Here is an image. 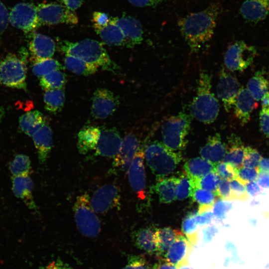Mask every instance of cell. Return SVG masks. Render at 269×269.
I'll use <instances>...</instances> for the list:
<instances>
[{"instance_id":"obj_24","label":"cell","mask_w":269,"mask_h":269,"mask_svg":"<svg viewBox=\"0 0 269 269\" xmlns=\"http://www.w3.org/2000/svg\"><path fill=\"white\" fill-rule=\"evenodd\" d=\"M37 150L40 163L47 159L53 145L52 132L49 126L45 123L32 136Z\"/></svg>"},{"instance_id":"obj_23","label":"cell","mask_w":269,"mask_h":269,"mask_svg":"<svg viewBox=\"0 0 269 269\" xmlns=\"http://www.w3.org/2000/svg\"><path fill=\"white\" fill-rule=\"evenodd\" d=\"M33 188V182L28 175L13 177L12 189L14 195L22 199L29 208L36 210L32 195Z\"/></svg>"},{"instance_id":"obj_27","label":"cell","mask_w":269,"mask_h":269,"mask_svg":"<svg viewBox=\"0 0 269 269\" xmlns=\"http://www.w3.org/2000/svg\"><path fill=\"white\" fill-rule=\"evenodd\" d=\"M96 32L102 41L110 46L124 45L125 37L120 27L110 17L108 24L104 26H94Z\"/></svg>"},{"instance_id":"obj_5","label":"cell","mask_w":269,"mask_h":269,"mask_svg":"<svg viewBox=\"0 0 269 269\" xmlns=\"http://www.w3.org/2000/svg\"><path fill=\"white\" fill-rule=\"evenodd\" d=\"M191 116L181 112L166 120L161 126L163 144L172 151L182 149L191 127Z\"/></svg>"},{"instance_id":"obj_39","label":"cell","mask_w":269,"mask_h":269,"mask_svg":"<svg viewBox=\"0 0 269 269\" xmlns=\"http://www.w3.org/2000/svg\"><path fill=\"white\" fill-rule=\"evenodd\" d=\"M197 213H190L184 219L182 229L183 233L186 235L187 239L193 245H195L197 241L198 231L197 224L195 220Z\"/></svg>"},{"instance_id":"obj_62","label":"cell","mask_w":269,"mask_h":269,"mask_svg":"<svg viewBox=\"0 0 269 269\" xmlns=\"http://www.w3.org/2000/svg\"><path fill=\"white\" fill-rule=\"evenodd\" d=\"M5 113V109L3 107L0 108V123L2 121Z\"/></svg>"},{"instance_id":"obj_42","label":"cell","mask_w":269,"mask_h":269,"mask_svg":"<svg viewBox=\"0 0 269 269\" xmlns=\"http://www.w3.org/2000/svg\"><path fill=\"white\" fill-rule=\"evenodd\" d=\"M190 197L200 205L214 206L216 194L208 190L194 187Z\"/></svg>"},{"instance_id":"obj_28","label":"cell","mask_w":269,"mask_h":269,"mask_svg":"<svg viewBox=\"0 0 269 269\" xmlns=\"http://www.w3.org/2000/svg\"><path fill=\"white\" fill-rule=\"evenodd\" d=\"M101 130L94 126L83 127L78 134L77 148L79 152L85 154L94 150L98 141Z\"/></svg>"},{"instance_id":"obj_35","label":"cell","mask_w":269,"mask_h":269,"mask_svg":"<svg viewBox=\"0 0 269 269\" xmlns=\"http://www.w3.org/2000/svg\"><path fill=\"white\" fill-rule=\"evenodd\" d=\"M65 67L72 72L80 75L89 76L97 72L98 67L73 56L66 55Z\"/></svg>"},{"instance_id":"obj_53","label":"cell","mask_w":269,"mask_h":269,"mask_svg":"<svg viewBox=\"0 0 269 269\" xmlns=\"http://www.w3.org/2000/svg\"><path fill=\"white\" fill-rule=\"evenodd\" d=\"M214 217L213 213L210 211H206L200 214H196L195 220L198 225L203 226L210 223Z\"/></svg>"},{"instance_id":"obj_55","label":"cell","mask_w":269,"mask_h":269,"mask_svg":"<svg viewBox=\"0 0 269 269\" xmlns=\"http://www.w3.org/2000/svg\"><path fill=\"white\" fill-rule=\"evenodd\" d=\"M40 269H74L68 264L60 259H57L52 262L48 265L41 267Z\"/></svg>"},{"instance_id":"obj_13","label":"cell","mask_w":269,"mask_h":269,"mask_svg":"<svg viewBox=\"0 0 269 269\" xmlns=\"http://www.w3.org/2000/svg\"><path fill=\"white\" fill-rule=\"evenodd\" d=\"M237 79L222 68L219 73L217 86L218 97L223 103L227 112L233 108L237 96L241 89Z\"/></svg>"},{"instance_id":"obj_31","label":"cell","mask_w":269,"mask_h":269,"mask_svg":"<svg viewBox=\"0 0 269 269\" xmlns=\"http://www.w3.org/2000/svg\"><path fill=\"white\" fill-rule=\"evenodd\" d=\"M179 178L176 177L163 178L158 180L154 190L160 203H169L176 199V192Z\"/></svg>"},{"instance_id":"obj_50","label":"cell","mask_w":269,"mask_h":269,"mask_svg":"<svg viewBox=\"0 0 269 269\" xmlns=\"http://www.w3.org/2000/svg\"><path fill=\"white\" fill-rule=\"evenodd\" d=\"M260 126L264 134L269 138V108H262L260 112Z\"/></svg>"},{"instance_id":"obj_30","label":"cell","mask_w":269,"mask_h":269,"mask_svg":"<svg viewBox=\"0 0 269 269\" xmlns=\"http://www.w3.org/2000/svg\"><path fill=\"white\" fill-rule=\"evenodd\" d=\"M228 143L229 148L227 149L224 161L238 169L242 166L245 147L240 138L235 134L230 136Z\"/></svg>"},{"instance_id":"obj_29","label":"cell","mask_w":269,"mask_h":269,"mask_svg":"<svg viewBox=\"0 0 269 269\" xmlns=\"http://www.w3.org/2000/svg\"><path fill=\"white\" fill-rule=\"evenodd\" d=\"M46 122L44 115L36 110L26 113L20 117L19 121L21 130L31 137Z\"/></svg>"},{"instance_id":"obj_17","label":"cell","mask_w":269,"mask_h":269,"mask_svg":"<svg viewBox=\"0 0 269 269\" xmlns=\"http://www.w3.org/2000/svg\"><path fill=\"white\" fill-rule=\"evenodd\" d=\"M139 147V141L133 133L127 134L119 153L113 158V167L122 171H128Z\"/></svg>"},{"instance_id":"obj_16","label":"cell","mask_w":269,"mask_h":269,"mask_svg":"<svg viewBox=\"0 0 269 269\" xmlns=\"http://www.w3.org/2000/svg\"><path fill=\"white\" fill-rule=\"evenodd\" d=\"M112 18L123 31L125 37L124 45L133 48L141 43L143 40V30L140 22L136 18L126 15Z\"/></svg>"},{"instance_id":"obj_11","label":"cell","mask_w":269,"mask_h":269,"mask_svg":"<svg viewBox=\"0 0 269 269\" xmlns=\"http://www.w3.org/2000/svg\"><path fill=\"white\" fill-rule=\"evenodd\" d=\"M120 200L119 188L114 184H107L94 192L90 202L96 213L105 214L111 209L119 207Z\"/></svg>"},{"instance_id":"obj_32","label":"cell","mask_w":269,"mask_h":269,"mask_svg":"<svg viewBox=\"0 0 269 269\" xmlns=\"http://www.w3.org/2000/svg\"><path fill=\"white\" fill-rule=\"evenodd\" d=\"M247 89L256 101L261 100L269 92V82L264 71H258L248 81Z\"/></svg>"},{"instance_id":"obj_49","label":"cell","mask_w":269,"mask_h":269,"mask_svg":"<svg viewBox=\"0 0 269 269\" xmlns=\"http://www.w3.org/2000/svg\"><path fill=\"white\" fill-rule=\"evenodd\" d=\"M216 195L223 200H232L230 181L221 179L217 187Z\"/></svg>"},{"instance_id":"obj_2","label":"cell","mask_w":269,"mask_h":269,"mask_svg":"<svg viewBox=\"0 0 269 269\" xmlns=\"http://www.w3.org/2000/svg\"><path fill=\"white\" fill-rule=\"evenodd\" d=\"M61 50L65 55L80 58L102 69L115 72L118 66L111 59L107 51L99 42L91 39L73 42L67 40L59 42Z\"/></svg>"},{"instance_id":"obj_60","label":"cell","mask_w":269,"mask_h":269,"mask_svg":"<svg viewBox=\"0 0 269 269\" xmlns=\"http://www.w3.org/2000/svg\"><path fill=\"white\" fill-rule=\"evenodd\" d=\"M65 6L69 10L74 11L82 3L83 0H62Z\"/></svg>"},{"instance_id":"obj_33","label":"cell","mask_w":269,"mask_h":269,"mask_svg":"<svg viewBox=\"0 0 269 269\" xmlns=\"http://www.w3.org/2000/svg\"><path fill=\"white\" fill-rule=\"evenodd\" d=\"M65 100L64 88L45 91L43 95L45 109L54 114L62 110Z\"/></svg>"},{"instance_id":"obj_58","label":"cell","mask_w":269,"mask_h":269,"mask_svg":"<svg viewBox=\"0 0 269 269\" xmlns=\"http://www.w3.org/2000/svg\"><path fill=\"white\" fill-rule=\"evenodd\" d=\"M218 232V229L215 226H211L205 228L203 230V240L204 243L211 241L213 237Z\"/></svg>"},{"instance_id":"obj_7","label":"cell","mask_w":269,"mask_h":269,"mask_svg":"<svg viewBox=\"0 0 269 269\" xmlns=\"http://www.w3.org/2000/svg\"><path fill=\"white\" fill-rule=\"evenodd\" d=\"M27 69L24 62L13 54L7 55L0 63V83L25 90Z\"/></svg>"},{"instance_id":"obj_10","label":"cell","mask_w":269,"mask_h":269,"mask_svg":"<svg viewBox=\"0 0 269 269\" xmlns=\"http://www.w3.org/2000/svg\"><path fill=\"white\" fill-rule=\"evenodd\" d=\"M9 21L14 27L25 32L31 31L41 25L37 16L36 7L28 2L15 4L9 13Z\"/></svg>"},{"instance_id":"obj_14","label":"cell","mask_w":269,"mask_h":269,"mask_svg":"<svg viewBox=\"0 0 269 269\" xmlns=\"http://www.w3.org/2000/svg\"><path fill=\"white\" fill-rule=\"evenodd\" d=\"M144 152L142 148L136 152L129 167L128 172L129 181L133 190L141 200L145 198L146 181L143 164Z\"/></svg>"},{"instance_id":"obj_9","label":"cell","mask_w":269,"mask_h":269,"mask_svg":"<svg viewBox=\"0 0 269 269\" xmlns=\"http://www.w3.org/2000/svg\"><path fill=\"white\" fill-rule=\"evenodd\" d=\"M36 9L41 24L52 25L62 23L76 24L78 22L76 13L60 4L40 3L36 7Z\"/></svg>"},{"instance_id":"obj_51","label":"cell","mask_w":269,"mask_h":269,"mask_svg":"<svg viewBox=\"0 0 269 269\" xmlns=\"http://www.w3.org/2000/svg\"><path fill=\"white\" fill-rule=\"evenodd\" d=\"M110 21V18L105 13L95 11L93 14L94 26L102 27L107 25Z\"/></svg>"},{"instance_id":"obj_22","label":"cell","mask_w":269,"mask_h":269,"mask_svg":"<svg viewBox=\"0 0 269 269\" xmlns=\"http://www.w3.org/2000/svg\"><path fill=\"white\" fill-rule=\"evenodd\" d=\"M240 13L246 20L257 22L269 15V0H245Z\"/></svg>"},{"instance_id":"obj_56","label":"cell","mask_w":269,"mask_h":269,"mask_svg":"<svg viewBox=\"0 0 269 269\" xmlns=\"http://www.w3.org/2000/svg\"><path fill=\"white\" fill-rule=\"evenodd\" d=\"M256 181L262 189H269V173L259 172Z\"/></svg>"},{"instance_id":"obj_61","label":"cell","mask_w":269,"mask_h":269,"mask_svg":"<svg viewBox=\"0 0 269 269\" xmlns=\"http://www.w3.org/2000/svg\"><path fill=\"white\" fill-rule=\"evenodd\" d=\"M257 168L259 173L265 172L269 173V158L262 157L258 163Z\"/></svg>"},{"instance_id":"obj_26","label":"cell","mask_w":269,"mask_h":269,"mask_svg":"<svg viewBox=\"0 0 269 269\" xmlns=\"http://www.w3.org/2000/svg\"><path fill=\"white\" fill-rule=\"evenodd\" d=\"M215 164L202 157H195L187 160L184 165V173L195 182L207 174L214 171Z\"/></svg>"},{"instance_id":"obj_20","label":"cell","mask_w":269,"mask_h":269,"mask_svg":"<svg viewBox=\"0 0 269 269\" xmlns=\"http://www.w3.org/2000/svg\"><path fill=\"white\" fill-rule=\"evenodd\" d=\"M33 62L51 58L55 50V44L50 37L40 33L34 34L29 44Z\"/></svg>"},{"instance_id":"obj_43","label":"cell","mask_w":269,"mask_h":269,"mask_svg":"<svg viewBox=\"0 0 269 269\" xmlns=\"http://www.w3.org/2000/svg\"><path fill=\"white\" fill-rule=\"evenodd\" d=\"M214 172L221 179L229 181L236 178L237 176V168L224 161H221L215 164Z\"/></svg>"},{"instance_id":"obj_18","label":"cell","mask_w":269,"mask_h":269,"mask_svg":"<svg viewBox=\"0 0 269 269\" xmlns=\"http://www.w3.org/2000/svg\"><path fill=\"white\" fill-rule=\"evenodd\" d=\"M193 245L184 236H179L164 255L163 259L177 268L188 264V259L191 252Z\"/></svg>"},{"instance_id":"obj_52","label":"cell","mask_w":269,"mask_h":269,"mask_svg":"<svg viewBox=\"0 0 269 269\" xmlns=\"http://www.w3.org/2000/svg\"><path fill=\"white\" fill-rule=\"evenodd\" d=\"M9 21V14L7 10L0 1V34H1L6 28Z\"/></svg>"},{"instance_id":"obj_38","label":"cell","mask_w":269,"mask_h":269,"mask_svg":"<svg viewBox=\"0 0 269 269\" xmlns=\"http://www.w3.org/2000/svg\"><path fill=\"white\" fill-rule=\"evenodd\" d=\"M30 168L29 158L24 154L16 155L9 164V170L13 176L28 175Z\"/></svg>"},{"instance_id":"obj_40","label":"cell","mask_w":269,"mask_h":269,"mask_svg":"<svg viewBox=\"0 0 269 269\" xmlns=\"http://www.w3.org/2000/svg\"><path fill=\"white\" fill-rule=\"evenodd\" d=\"M220 179V177L212 171L196 180L193 185L194 187L208 190L216 194Z\"/></svg>"},{"instance_id":"obj_1","label":"cell","mask_w":269,"mask_h":269,"mask_svg":"<svg viewBox=\"0 0 269 269\" xmlns=\"http://www.w3.org/2000/svg\"><path fill=\"white\" fill-rule=\"evenodd\" d=\"M220 12V5L213 3L179 20L180 31L192 52H198L212 38Z\"/></svg>"},{"instance_id":"obj_3","label":"cell","mask_w":269,"mask_h":269,"mask_svg":"<svg viewBox=\"0 0 269 269\" xmlns=\"http://www.w3.org/2000/svg\"><path fill=\"white\" fill-rule=\"evenodd\" d=\"M220 110L219 102L211 91V76L206 71L199 75L196 96L190 106V113L199 122L210 124L218 116Z\"/></svg>"},{"instance_id":"obj_25","label":"cell","mask_w":269,"mask_h":269,"mask_svg":"<svg viewBox=\"0 0 269 269\" xmlns=\"http://www.w3.org/2000/svg\"><path fill=\"white\" fill-rule=\"evenodd\" d=\"M157 229L149 227L135 231L132 239L135 246L148 254L157 255Z\"/></svg>"},{"instance_id":"obj_6","label":"cell","mask_w":269,"mask_h":269,"mask_svg":"<svg viewBox=\"0 0 269 269\" xmlns=\"http://www.w3.org/2000/svg\"><path fill=\"white\" fill-rule=\"evenodd\" d=\"M90 200L87 193L77 196L73 210L78 231L86 237L94 238L101 231V223L91 206Z\"/></svg>"},{"instance_id":"obj_12","label":"cell","mask_w":269,"mask_h":269,"mask_svg":"<svg viewBox=\"0 0 269 269\" xmlns=\"http://www.w3.org/2000/svg\"><path fill=\"white\" fill-rule=\"evenodd\" d=\"M120 104L118 96L111 91L97 89L93 94L91 106V114L97 119H104L111 116Z\"/></svg>"},{"instance_id":"obj_59","label":"cell","mask_w":269,"mask_h":269,"mask_svg":"<svg viewBox=\"0 0 269 269\" xmlns=\"http://www.w3.org/2000/svg\"><path fill=\"white\" fill-rule=\"evenodd\" d=\"M151 269H178V268L176 266L168 263L163 258L155 263Z\"/></svg>"},{"instance_id":"obj_63","label":"cell","mask_w":269,"mask_h":269,"mask_svg":"<svg viewBox=\"0 0 269 269\" xmlns=\"http://www.w3.org/2000/svg\"><path fill=\"white\" fill-rule=\"evenodd\" d=\"M178 269H192L188 264H186L183 266H181L178 268Z\"/></svg>"},{"instance_id":"obj_46","label":"cell","mask_w":269,"mask_h":269,"mask_svg":"<svg viewBox=\"0 0 269 269\" xmlns=\"http://www.w3.org/2000/svg\"><path fill=\"white\" fill-rule=\"evenodd\" d=\"M262 156L258 150L251 147H245L242 166L249 168L257 167Z\"/></svg>"},{"instance_id":"obj_36","label":"cell","mask_w":269,"mask_h":269,"mask_svg":"<svg viewBox=\"0 0 269 269\" xmlns=\"http://www.w3.org/2000/svg\"><path fill=\"white\" fill-rule=\"evenodd\" d=\"M66 75L55 70L40 78L39 85L45 91L63 88L66 83Z\"/></svg>"},{"instance_id":"obj_57","label":"cell","mask_w":269,"mask_h":269,"mask_svg":"<svg viewBox=\"0 0 269 269\" xmlns=\"http://www.w3.org/2000/svg\"><path fill=\"white\" fill-rule=\"evenodd\" d=\"M246 188L248 194L253 197L259 195L262 191V189L258 185L256 181L247 183Z\"/></svg>"},{"instance_id":"obj_34","label":"cell","mask_w":269,"mask_h":269,"mask_svg":"<svg viewBox=\"0 0 269 269\" xmlns=\"http://www.w3.org/2000/svg\"><path fill=\"white\" fill-rule=\"evenodd\" d=\"M157 255L164 256L168 248L180 235L183 234L170 227L157 229Z\"/></svg>"},{"instance_id":"obj_47","label":"cell","mask_w":269,"mask_h":269,"mask_svg":"<svg viewBox=\"0 0 269 269\" xmlns=\"http://www.w3.org/2000/svg\"><path fill=\"white\" fill-rule=\"evenodd\" d=\"M123 269H150L145 259L141 256L130 255L128 263Z\"/></svg>"},{"instance_id":"obj_19","label":"cell","mask_w":269,"mask_h":269,"mask_svg":"<svg viewBox=\"0 0 269 269\" xmlns=\"http://www.w3.org/2000/svg\"><path fill=\"white\" fill-rule=\"evenodd\" d=\"M257 106L256 100L247 88H241L236 98L233 108L235 115L242 126L249 122L251 113Z\"/></svg>"},{"instance_id":"obj_41","label":"cell","mask_w":269,"mask_h":269,"mask_svg":"<svg viewBox=\"0 0 269 269\" xmlns=\"http://www.w3.org/2000/svg\"><path fill=\"white\" fill-rule=\"evenodd\" d=\"M178 178L176 199L181 200L190 196L194 186L191 179L185 173H183Z\"/></svg>"},{"instance_id":"obj_8","label":"cell","mask_w":269,"mask_h":269,"mask_svg":"<svg viewBox=\"0 0 269 269\" xmlns=\"http://www.w3.org/2000/svg\"><path fill=\"white\" fill-rule=\"evenodd\" d=\"M257 54L254 46L243 41H236L228 47L224 56V64L231 71H243L253 63Z\"/></svg>"},{"instance_id":"obj_4","label":"cell","mask_w":269,"mask_h":269,"mask_svg":"<svg viewBox=\"0 0 269 269\" xmlns=\"http://www.w3.org/2000/svg\"><path fill=\"white\" fill-rule=\"evenodd\" d=\"M144 152L147 165L157 180L172 173L182 158L179 152L170 150L158 141L148 144Z\"/></svg>"},{"instance_id":"obj_48","label":"cell","mask_w":269,"mask_h":269,"mask_svg":"<svg viewBox=\"0 0 269 269\" xmlns=\"http://www.w3.org/2000/svg\"><path fill=\"white\" fill-rule=\"evenodd\" d=\"M213 206L214 215L218 220L224 219L227 213L232 208L230 203L225 202L223 200L217 201Z\"/></svg>"},{"instance_id":"obj_15","label":"cell","mask_w":269,"mask_h":269,"mask_svg":"<svg viewBox=\"0 0 269 269\" xmlns=\"http://www.w3.org/2000/svg\"><path fill=\"white\" fill-rule=\"evenodd\" d=\"M122 142V138L116 128L103 129L101 130L94 150L97 155L114 158L120 151Z\"/></svg>"},{"instance_id":"obj_44","label":"cell","mask_w":269,"mask_h":269,"mask_svg":"<svg viewBox=\"0 0 269 269\" xmlns=\"http://www.w3.org/2000/svg\"><path fill=\"white\" fill-rule=\"evenodd\" d=\"M259 174L257 167L249 168L242 166L237 169V176L236 178L244 185L256 181Z\"/></svg>"},{"instance_id":"obj_21","label":"cell","mask_w":269,"mask_h":269,"mask_svg":"<svg viewBox=\"0 0 269 269\" xmlns=\"http://www.w3.org/2000/svg\"><path fill=\"white\" fill-rule=\"evenodd\" d=\"M226 152V146L222 142L220 134L216 133L208 137L199 153L201 157L216 164L222 161Z\"/></svg>"},{"instance_id":"obj_37","label":"cell","mask_w":269,"mask_h":269,"mask_svg":"<svg viewBox=\"0 0 269 269\" xmlns=\"http://www.w3.org/2000/svg\"><path fill=\"white\" fill-rule=\"evenodd\" d=\"M63 69V66L57 60L51 58L35 61L32 67L33 74L40 78L52 71Z\"/></svg>"},{"instance_id":"obj_45","label":"cell","mask_w":269,"mask_h":269,"mask_svg":"<svg viewBox=\"0 0 269 269\" xmlns=\"http://www.w3.org/2000/svg\"><path fill=\"white\" fill-rule=\"evenodd\" d=\"M232 200L245 201L249 198L246 185L242 184L236 178L230 181Z\"/></svg>"},{"instance_id":"obj_54","label":"cell","mask_w":269,"mask_h":269,"mask_svg":"<svg viewBox=\"0 0 269 269\" xmlns=\"http://www.w3.org/2000/svg\"><path fill=\"white\" fill-rule=\"evenodd\" d=\"M163 0H128L133 5L137 7H154L160 3Z\"/></svg>"}]
</instances>
